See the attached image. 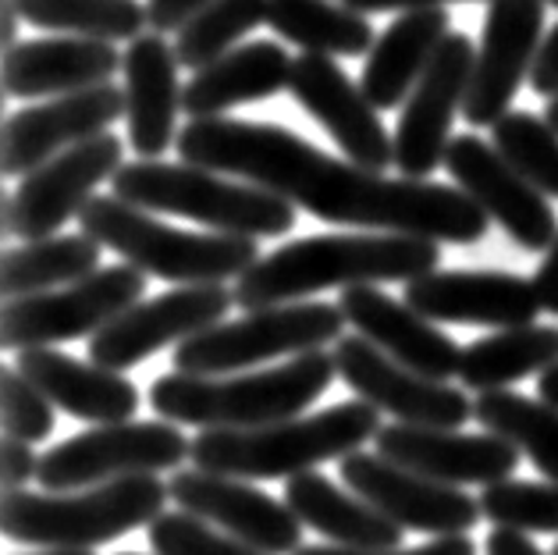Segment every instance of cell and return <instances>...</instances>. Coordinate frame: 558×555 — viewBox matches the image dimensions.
<instances>
[{"label": "cell", "mask_w": 558, "mask_h": 555, "mask_svg": "<svg viewBox=\"0 0 558 555\" xmlns=\"http://www.w3.org/2000/svg\"><path fill=\"white\" fill-rule=\"evenodd\" d=\"M338 377L360 399L413 427H462L473 421V399L438 377L405 367L363 335H342L335 342Z\"/></svg>", "instance_id": "12"}, {"label": "cell", "mask_w": 558, "mask_h": 555, "mask_svg": "<svg viewBox=\"0 0 558 555\" xmlns=\"http://www.w3.org/2000/svg\"><path fill=\"white\" fill-rule=\"evenodd\" d=\"M544 8L548 0H492L466 100H462V118L470 125H495L498 118L509 114V104L534 72L541 44L548 36Z\"/></svg>", "instance_id": "17"}, {"label": "cell", "mask_w": 558, "mask_h": 555, "mask_svg": "<svg viewBox=\"0 0 558 555\" xmlns=\"http://www.w3.org/2000/svg\"><path fill=\"white\" fill-rule=\"evenodd\" d=\"M149 548L154 555H267L260 548L246 545V541L225 534L221 527L214 531V523L193 517V512H160L149 523Z\"/></svg>", "instance_id": "38"}, {"label": "cell", "mask_w": 558, "mask_h": 555, "mask_svg": "<svg viewBox=\"0 0 558 555\" xmlns=\"http://www.w3.org/2000/svg\"><path fill=\"white\" fill-rule=\"evenodd\" d=\"M19 19H22V4L19 0H0V39H4V50L19 47Z\"/></svg>", "instance_id": "47"}, {"label": "cell", "mask_w": 558, "mask_h": 555, "mask_svg": "<svg viewBox=\"0 0 558 555\" xmlns=\"http://www.w3.org/2000/svg\"><path fill=\"white\" fill-rule=\"evenodd\" d=\"M284 503L303 527L331 538L342 548H402L405 527H399L391 517H385L366 498H352L349 492L335 488V481L320 473H295L284 484Z\"/></svg>", "instance_id": "29"}, {"label": "cell", "mask_w": 558, "mask_h": 555, "mask_svg": "<svg viewBox=\"0 0 558 555\" xmlns=\"http://www.w3.org/2000/svg\"><path fill=\"white\" fill-rule=\"evenodd\" d=\"M189 453L193 442L171 421L100 424L39 456L36 481L47 492H78L104 481L132 478V473L179 470Z\"/></svg>", "instance_id": "10"}, {"label": "cell", "mask_w": 558, "mask_h": 555, "mask_svg": "<svg viewBox=\"0 0 558 555\" xmlns=\"http://www.w3.org/2000/svg\"><path fill=\"white\" fill-rule=\"evenodd\" d=\"M537 396H541L544 402L558 406V363H555V367L544 371V374H537Z\"/></svg>", "instance_id": "48"}, {"label": "cell", "mask_w": 558, "mask_h": 555, "mask_svg": "<svg viewBox=\"0 0 558 555\" xmlns=\"http://www.w3.org/2000/svg\"><path fill=\"white\" fill-rule=\"evenodd\" d=\"M36 555H93L89 548H50V552H36Z\"/></svg>", "instance_id": "50"}, {"label": "cell", "mask_w": 558, "mask_h": 555, "mask_svg": "<svg viewBox=\"0 0 558 555\" xmlns=\"http://www.w3.org/2000/svg\"><path fill=\"white\" fill-rule=\"evenodd\" d=\"M235 306V289L225 281L210 286H182L157 300L135 303L89 338V360L111 371H129L171 342H185L214 328Z\"/></svg>", "instance_id": "13"}, {"label": "cell", "mask_w": 558, "mask_h": 555, "mask_svg": "<svg viewBox=\"0 0 558 555\" xmlns=\"http://www.w3.org/2000/svg\"><path fill=\"white\" fill-rule=\"evenodd\" d=\"M0 424L4 435L29 445L47 442L53 431V402L19 367H4L0 374Z\"/></svg>", "instance_id": "39"}, {"label": "cell", "mask_w": 558, "mask_h": 555, "mask_svg": "<svg viewBox=\"0 0 558 555\" xmlns=\"http://www.w3.org/2000/svg\"><path fill=\"white\" fill-rule=\"evenodd\" d=\"M534 289H537V300L548 314H558V236L548 246V256L541 261L537 275H534Z\"/></svg>", "instance_id": "44"}, {"label": "cell", "mask_w": 558, "mask_h": 555, "mask_svg": "<svg viewBox=\"0 0 558 555\" xmlns=\"http://www.w3.org/2000/svg\"><path fill=\"white\" fill-rule=\"evenodd\" d=\"M492 143L544 196L558 200V132L551 129L548 118L509 111L492 125Z\"/></svg>", "instance_id": "36"}, {"label": "cell", "mask_w": 558, "mask_h": 555, "mask_svg": "<svg viewBox=\"0 0 558 555\" xmlns=\"http://www.w3.org/2000/svg\"><path fill=\"white\" fill-rule=\"evenodd\" d=\"M179 50L160 33L129 39L125 50V97H129V143L135 157L157 160L179 140L182 83Z\"/></svg>", "instance_id": "25"}, {"label": "cell", "mask_w": 558, "mask_h": 555, "mask_svg": "<svg viewBox=\"0 0 558 555\" xmlns=\"http://www.w3.org/2000/svg\"><path fill=\"white\" fill-rule=\"evenodd\" d=\"M487 555H548L534 545V538L526 531H515V527H498V531L487 534Z\"/></svg>", "instance_id": "45"}, {"label": "cell", "mask_w": 558, "mask_h": 555, "mask_svg": "<svg viewBox=\"0 0 558 555\" xmlns=\"http://www.w3.org/2000/svg\"><path fill=\"white\" fill-rule=\"evenodd\" d=\"M189 165L239 174L292 200L313 218L374 232L420 236L470 246L487 236V214L459 185L430 179H388L385 171L338 160L310 140L267 121L193 118L174 140Z\"/></svg>", "instance_id": "1"}, {"label": "cell", "mask_w": 558, "mask_h": 555, "mask_svg": "<svg viewBox=\"0 0 558 555\" xmlns=\"http://www.w3.org/2000/svg\"><path fill=\"white\" fill-rule=\"evenodd\" d=\"M146 292V270L132 264L100 267L72 286L4 300L0 310V346L4 349H39L93 338L114 317L135 306Z\"/></svg>", "instance_id": "9"}, {"label": "cell", "mask_w": 558, "mask_h": 555, "mask_svg": "<svg viewBox=\"0 0 558 555\" xmlns=\"http://www.w3.org/2000/svg\"><path fill=\"white\" fill-rule=\"evenodd\" d=\"M352 11L374 15V11H416V8H445V4H470V0H342Z\"/></svg>", "instance_id": "46"}, {"label": "cell", "mask_w": 558, "mask_h": 555, "mask_svg": "<svg viewBox=\"0 0 558 555\" xmlns=\"http://www.w3.org/2000/svg\"><path fill=\"white\" fill-rule=\"evenodd\" d=\"M380 431V410L366 399L338 402L310 417L264 427H203L193 438V467L242 481H278L328 459H345Z\"/></svg>", "instance_id": "4"}, {"label": "cell", "mask_w": 558, "mask_h": 555, "mask_svg": "<svg viewBox=\"0 0 558 555\" xmlns=\"http://www.w3.org/2000/svg\"><path fill=\"white\" fill-rule=\"evenodd\" d=\"M292 61V53L275 39L242 44L199 68L193 83L182 89V111L189 118H221L239 104L275 97V93L289 89Z\"/></svg>", "instance_id": "27"}, {"label": "cell", "mask_w": 558, "mask_h": 555, "mask_svg": "<svg viewBox=\"0 0 558 555\" xmlns=\"http://www.w3.org/2000/svg\"><path fill=\"white\" fill-rule=\"evenodd\" d=\"M473 61V39L466 33H448L427 72L413 86L399 129H395V168L405 179H430V171L445 165L448 143H452L448 132H452L456 114H462Z\"/></svg>", "instance_id": "15"}, {"label": "cell", "mask_w": 558, "mask_h": 555, "mask_svg": "<svg viewBox=\"0 0 558 555\" xmlns=\"http://www.w3.org/2000/svg\"><path fill=\"white\" fill-rule=\"evenodd\" d=\"M448 33H452V22L445 8L399 11V19L374 39L363 64V93L377 111H391L410 100L413 86L427 72Z\"/></svg>", "instance_id": "28"}, {"label": "cell", "mask_w": 558, "mask_h": 555, "mask_svg": "<svg viewBox=\"0 0 558 555\" xmlns=\"http://www.w3.org/2000/svg\"><path fill=\"white\" fill-rule=\"evenodd\" d=\"M473 421L526 453L537 473L558 481V406L509 388H495L476 396Z\"/></svg>", "instance_id": "33"}, {"label": "cell", "mask_w": 558, "mask_h": 555, "mask_svg": "<svg viewBox=\"0 0 558 555\" xmlns=\"http://www.w3.org/2000/svg\"><path fill=\"white\" fill-rule=\"evenodd\" d=\"M548 4H555V8H558V0H548Z\"/></svg>", "instance_id": "53"}, {"label": "cell", "mask_w": 558, "mask_h": 555, "mask_svg": "<svg viewBox=\"0 0 558 555\" xmlns=\"http://www.w3.org/2000/svg\"><path fill=\"white\" fill-rule=\"evenodd\" d=\"M118 118H129V97L121 86L100 83L64 97H50L47 104H33L19 114L4 118L0 129V168L8 179H25L50 157L72 146L104 135Z\"/></svg>", "instance_id": "18"}, {"label": "cell", "mask_w": 558, "mask_h": 555, "mask_svg": "<svg viewBox=\"0 0 558 555\" xmlns=\"http://www.w3.org/2000/svg\"><path fill=\"white\" fill-rule=\"evenodd\" d=\"M83 232L100 246L125 256V264L174 286H210V281L242 278L260 261V246L250 236L228 232H182L149 218L143 207L121 196H93L78 214Z\"/></svg>", "instance_id": "6"}, {"label": "cell", "mask_w": 558, "mask_h": 555, "mask_svg": "<svg viewBox=\"0 0 558 555\" xmlns=\"http://www.w3.org/2000/svg\"><path fill=\"white\" fill-rule=\"evenodd\" d=\"M118 555H140V552H118Z\"/></svg>", "instance_id": "51"}, {"label": "cell", "mask_w": 558, "mask_h": 555, "mask_svg": "<svg viewBox=\"0 0 558 555\" xmlns=\"http://www.w3.org/2000/svg\"><path fill=\"white\" fill-rule=\"evenodd\" d=\"M36 473H39V456L33 453V445L4 435V442H0V484H4V492L25 488Z\"/></svg>", "instance_id": "41"}, {"label": "cell", "mask_w": 558, "mask_h": 555, "mask_svg": "<svg viewBox=\"0 0 558 555\" xmlns=\"http://www.w3.org/2000/svg\"><path fill=\"white\" fill-rule=\"evenodd\" d=\"M338 306L352 328L405 367L438 377V382L459 377L462 349L456 346V338L434 328V321L416 314L405 300H391L377 286H349L338 295Z\"/></svg>", "instance_id": "23"}, {"label": "cell", "mask_w": 558, "mask_h": 555, "mask_svg": "<svg viewBox=\"0 0 558 555\" xmlns=\"http://www.w3.org/2000/svg\"><path fill=\"white\" fill-rule=\"evenodd\" d=\"M338 303H278L246 310V317L221 321L174 346V371L185 374H235L264 360L299 357L338 342L345 328Z\"/></svg>", "instance_id": "8"}, {"label": "cell", "mask_w": 558, "mask_h": 555, "mask_svg": "<svg viewBox=\"0 0 558 555\" xmlns=\"http://www.w3.org/2000/svg\"><path fill=\"white\" fill-rule=\"evenodd\" d=\"M544 118H548V121H551V129L558 132V93L548 100V111H544Z\"/></svg>", "instance_id": "49"}, {"label": "cell", "mask_w": 558, "mask_h": 555, "mask_svg": "<svg viewBox=\"0 0 558 555\" xmlns=\"http://www.w3.org/2000/svg\"><path fill=\"white\" fill-rule=\"evenodd\" d=\"M289 93L306 114L320 121L349 160L374 171H388L395 165V140L380 125L377 107L328 53H299L292 61Z\"/></svg>", "instance_id": "20"}, {"label": "cell", "mask_w": 558, "mask_h": 555, "mask_svg": "<svg viewBox=\"0 0 558 555\" xmlns=\"http://www.w3.org/2000/svg\"><path fill=\"white\" fill-rule=\"evenodd\" d=\"M168 488L171 503L179 509L221 527L225 534L267 555H292L303 548V520L295 517L292 506L253 488L250 481L196 467L174 473Z\"/></svg>", "instance_id": "19"}, {"label": "cell", "mask_w": 558, "mask_h": 555, "mask_svg": "<svg viewBox=\"0 0 558 555\" xmlns=\"http://www.w3.org/2000/svg\"><path fill=\"white\" fill-rule=\"evenodd\" d=\"M441 242L360 232V236H310L260 256L235 286V303L246 310L306 300L324 289L380 286V281H413L438 270Z\"/></svg>", "instance_id": "2"}, {"label": "cell", "mask_w": 558, "mask_h": 555, "mask_svg": "<svg viewBox=\"0 0 558 555\" xmlns=\"http://www.w3.org/2000/svg\"><path fill=\"white\" fill-rule=\"evenodd\" d=\"M267 25L289 44L328 58H363L377 39L363 11L331 0H270Z\"/></svg>", "instance_id": "32"}, {"label": "cell", "mask_w": 558, "mask_h": 555, "mask_svg": "<svg viewBox=\"0 0 558 555\" xmlns=\"http://www.w3.org/2000/svg\"><path fill=\"white\" fill-rule=\"evenodd\" d=\"M19 371L44 388L58 410L89 424H121L140 413V388L125 374L100 363H83L53 346L22 349Z\"/></svg>", "instance_id": "26"}, {"label": "cell", "mask_w": 558, "mask_h": 555, "mask_svg": "<svg viewBox=\"0 0 558 555\" xmlns=\"http://www.w3.org/2000/svg\"><path fill=\"white\" fill-rule=\"evenodd\" d=\"M171 488L157 473H132V478L104 481L93 488L72 492H4L0 527L4 538L39 548H97L107 541L132 534L135 527H149Z\"/></svg>", "instance_id": "5"}, {"label": "cell", "mask_w": 558, "mask_h": 555, "mask_svg": "<svg viewBox=\"0 0 558 555\" xmlns=\"http://www.w3.org/2000/svg\"><path fill=\"white\" fill-rule=\"evenodd\" d=\"M551 555H558V545H555V548H551Z\"/></svg>", "instance_id": "52"}, {"label": "cell", "mask_w": 558, "mask_h": 555, "mask_svg": "<svg viewBox=\"0 0 558 555\" xmlns=\"http://www.w3.org/2000/svg\"><path fill=\"white\" fill-rule=\"evenodd\" d=\"M118 68H125V53H118L107 39L44 36L4 50L0 83L8 100L64 97V93L111 83Z\"/></svg>", "instance_id": "24"}, {"label": "cell", "mask_w": 558, "mask_h": 555, "mask_svg": "<svg viewBox=\"0 0 558 555\" xmlns=\"http://www.w3.org/2000/svg\"><path fill=\"white\" fill-rule=\"evenodd\" d=\"M267 8L270 0H210L174 39L179 61L199 72L210 61L225 58L228 50H235L242 36H250L256 25L267 22Z\"/></svg>", "instance_id": "35"}, {"label": "cell", "mask_w": 558, "mask_h": 555, "mask_svg": "<svg viewBox=\"0 0 558 555\" xmlns=\"http://www.w3.org/2000/svg\"><path fill=\"white\" fill-rule=\"evenodd\" d=\"M558 363V328L551 324H520L476 338L462 349L459 377L473 391L509 388L530 374H544Z\"/></svg>", "instance_id": "30"}, {"label": "cell", "mask_w": 558, "mask_h": 555, "mask_svg": "<svg viewBox=\"0 0 558 555\" xmlns=\"http://www.w3.org/2000/svg\"><path fill=\"white\" fill-rule=\"evenodd\" d=\"M481 509L495 527L558 534V481H495L481 492Z\"/></svg>", "instance_id": "37"}, {"label": "cell", "mask_w": 558, "mask_h": 555, "mask_svg": "<svg viewBox=\"0 0 558 555\" xmlns=\"http://www.w3.org/2000/svg\"><path fill=\"white\" fill-rule=\"evenodd\" d=\"M292 555H476V545L466 534L434 538L420 548H342V545H303Z\"/></svg>", "instance_id": "40"}, {"label": "cell", "mask_w": 558, "mask_h": 555, "mask_svg": "<svg viewBox=\"0 0 558 555\" xmlns=\"http://www.w3.org/2000/svg\"><path fill=\"white\" fill-rule=\"evenodd\" d=\"M114 196L143 210L193 218L228 236H284L295 228V203L264 185L228 182L221 171L203 165H168V160H135L121 165L111 179Z\"/></svg>", "instance_id": "7"}, {"label": "cell", "mask_w": 558, "mask_h": 555, "mask_svg": "<svg viewBox=\"0 0 558 555\" xmlns=\"http://www.w3.org/2000/svg\"><path fill=\"white\" fill-rule=\"evenodd\" d=\"M338 473L360 498L377 506L405 531H424L434 538L466 534L484 517L481 498L459 492L456 484H441L416 470H405L380 453H349L345 459H338Z\"/></svg>", "instance_id": "16"}, {"label": "cell", "mask_w": 558, "mask_h": 555, "mask_svg": "<svg viewBox=\"0 0 558 555\" xmlns=\"http://www.w3.org/2000/svg\"><path fill=\"white\" fill-rule=\"evenodd\" d=\"M377 453L441 484H495L520 467V449L498 435H462L456 427L388 424L377 431Z\"/></svg>", "instance_id": "22"}, {"label": "cell", "mask_w": 558, "mask_h": 555, "mask_svg": "<svg viewBox=\"0 0 558 555\" xmlns=\"http://www.w3.org/2000/svg\"><path fill=\"white\" fill-rule=\"evenodd\" d=\"M125 157V143L104 132L72 146L22 179L15 193L0 196V232L19 236L22 242L58 236L72 218L83 214L93 189L114 179Z\"/></svg>", "instance_id": "11"}, {"label": "cell", "mask_w": 558, "mask_h": 555, "mask_svg": "<svg viewBox=\"0 0 558 555\" xmlns=\"http://www.w3.org/2000/svg\"><path fill=\"white\" fill-rule=\"evenodd\" d=\"M93 270H100V242L86 232L22 242L15 250H4L0 292H4V300H22V295L83 281Z\"/></svg>", "instance_id": "31"}, {"label": "cell", "mask_w": 558, "mask_h": 555, "mask_svg": "<svg viewBox=\"0 0 558 555\" xmlns=\"http://www.w3.org/2000/svg\"><path fill=\"white\" fill-rule=\"evenodd\" d=\"M405 303L427 321L481 328H520L544 310L534 281L509 270H430L405 281Z\"/></svg>", "instance_id": "21"}, {"label": "cell", "mask_w": 558, "mask_h": 555, "mask_svg": "<svg viewBox=\"0 0 558 555\" xmlns=\"http://www.w3.org/2000/svg\"><path fill=\"white\" fill-rule=\"evenodd\" d=\"M335 353L310 349L281 367L253 374H185L157 377L149 406L171 424L193 427H264L306 413L335 382Z\"/></svg>", "instance_id": "3"}, {"label": "cell", "mask_w": 558, "mask_h": 555, "mask_svg": "<svg viewBox=\"0 0 558 555\" xmlns=\"http://www.w3.org/2000/svg\"><path fill=\"white\" fill-rule=\"evenodd\" d=\"M22 19L36 29L58 36L86 39H135L146 22V4L140 0H19Z\"/></svg>", "instance_id": "34"}, {"label": "cell", "mask_w": 558, "mask_h": 555, "mask_svg": "<svg viewBox=\"0 0 558 555\" xmlns=\"http://www.w3.org/2000/svg\"><path fill=\"white\" fill-rule=\"evenodd\" d=\"M445 168L466 196L481 203L492 221L506 228V236L530 253L548 250L558 236V218L544 193L515 171L495 143L473 132H462L448 143Z\"/></svg>", "instance_id": "14"}, {"label": "cell", "mask_w": 558, "mask_h": 555, "mask_svg": "<svg viewBox=\"0 0 558 555\" xmlns=\"http://www.w3.org/2000/svg\"><path fill=\"white\" fill-rule=\"evenodd\" d=\"M207 4L210 0H146V22L160 36L182 33Z\"/></svg>", "instance_id": "42"}, {"label": "cell", "mask_w": 558, "mask_h": 555, "mask_svg": "<svg viewBox=\"0 0 558 555\" xmlns=\"http://www.w3.org/2000/svg\"><path fill=\"white\" fill-rule=\"evenodd\" d=\"M530 86H534V93H541V97H555L558 93V25L544 36L534 72H530Z\"/></svg>", "instance_id": "43"}]
</instances>
